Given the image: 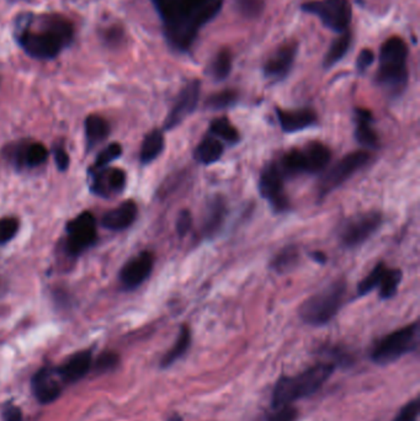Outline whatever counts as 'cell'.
Instances as JSON below:
<instances>
[{
  "label": "cell",
  "mask_w": 420,
  "mask_h": 421,
  "mask_svg": "<svg viewBox=\"0 0 420 421\" xmlns=\"http://www.w3.org/2000/svg\"><path fill=\"white\" fill-rule=\"evenodd\" d=\"M167 40L178 51L189 50L196 36L220 11L223 0H152Z\"/></svg>",
  "instance_id": "obj_1"
},
{
  "label": "cell",
  "mask_w": 420,
  "mask_h": 421,
  "mask_svg": "<svg viewBox=\"0 0 420 421\" xmlns=\"http://www.w3.org/2000/svg\"><path fill=\"white\" fill-rule=\"evenodd\" d=\"M15 40L27 56L35 60H53L74 39L72 22L55 14H22L16 19Z\"/></svg>",
  "instance_id": "obj_2"
},
{
  "label": "cell",
  "mask_w": 420,
  "mask_h": 421,
  "mask_svg": "<svg viewBox=\"0 0 420 421\" xmlns=\"http://www.w3.org/2000/svg\"><path fill=\"white\" fill-rule=\"evenodd\" d=\"M335 370L334 364H318L302 373L284 375L274 387L272 408L290 406L295 401L312 396L328 381Z\"/></svg>",
  "instance_id": "obj_3"
},
{
  "label": "cell",
  "mask_w": 420,
  "mask_h": 421,
  "mask_svg": "<svg viewBox=\"0 0 420 421\" xmlns=\"http://www.w3.org/2000/svg\"><path fill=\"white\" fill-rule=\"evenodd\" d=\"M408 46L400 37H390L379 50V66L376 81L391 95H400L408 84Z\"/></svg>",
  "instance_id": "obj_4"
},
{
  "label": "cell",
  "mask_w": 420,
  "mask_h": 421,
  "mask_svg": "<svg viewBox=\"0 0 420 421\" xmlns=\"http://www.w3.org/2000/svg\"><path fill=\"white\" fill-rule=\"evenodd\" d=\"M345 296V281L337 279L303 302L298 310L300 318L303 323L313 326L328 324L342 310Z\"/></svg>",
  "instance_id": "obj_5"
},
{
  "label": "cell",
  "mask_w": 420,
  "mask_h": 421,
  "mask_svg": "<svg viewBox=\"0 0 420 421\" xmlns=\"http://www.w3.org/2000/svg\"><path fill=\"white\" fill-rule=\"evenodd\" d=\"M419 345V323L407 325L382 338L374 345L371 359L377 365H390L410 354Z\"/></svg>",
  "instance_id": "obj_6"
},
{
  "label": "cell",
  "mask_w": 420,
  "mask_h": 421,
  "mask_svg": "<svg viewBox=\"0 0 420 421\" xmlns=\"http://www.w3.org/2000/svg\"><path fill=\"white\" fill-rule=\"evenodd\" d=\"M304 13L317 16L323 25L335 32H345L353 18V9L349 0H314L301 6Z\"/></svg>",
  "instance_id": "obj_7"
},
{
  "label": "cell",
  "mask_w": 420,
  "mask_h": 421,
  "mask_svg": "<svg viewBox=\"0 0 420 421\" xmlns=\"http://www.w3.org/2000/svg\"><path fill=\"white\" fill-rule=\"evenodd\" d=\"M370 159H371V154L366 151H356L340 159L323 175L321 181L318 184L319 198L327 196L328 193H333L335 188L346 183L349 179L359 172L360 169L369 164Z\"/></svg>",
  "instance_id": "obj_8"
},
{
  "label": "cell",
  "mask_w": 420,
  "mask_h": 421,
  "mask_svg": "<svg viewBox=\"0 0 420 421\" xmlns=\"http://www.w3.org/2000/svg\"><path fill=\"white\" fill-rule=\"evenodd\" d=\"M382 223L384 216L377 211L355 214L342 224L339 229V240L345 248H358L368 242Z\"/></svg>",
  "instance_id": "obj_9"
},
{
  "label": "cell",
  "mask_w": 420,
  "mask_h": 421,
  "mask_svg": "<svg viewBox=\"0 0 420 421\" xmlns=\"http://www.w3.org/2000/svg\"><path fill=\"white\" fill-rule=\"evenodd\" d=\"M97 221L90 212H83L67 224V251L72 256L84 253L97 242Z\"/></svg>",
  "instance_id": "obj_10"
},
{
  "label": "cell",
  "mask_w": 420,
  "mask_h": 421,
  "mask_svg": "<svg viewBox=\"0 0 420 421\" xmlns=\"http://www.w3.org/2000/svg\"><path fill=\"white\" fill-rule=\"evenodd\" d=\"M284 180L285 178L276 163L267 164L262 169L259 178V193L277 214L286 212L290 208V201L284 188Z\"/></svg>",
  "instance_id": "obj_11"
},
{
  "label": "cell",
  "mask_w": 420,
  "mask_h": 421,
  "mask_svg": "<svg viewBox=\"0 0 420 421\" xmlns=\"http://www.w3.org/2000/svg\"><path fill=\"white\" fill-rule=\"evenodd\" d=\"M200 92L201 83L197 79L189 81L181 89L174 105L165 118L164 128L167 131L178 127L191 113H194L200 102Z\"/></svg>",
  "instance_id": "obj_12"
},
{
  "label": "cell",
  "mask_w": 420,
  "mask_h": 421,
  "mask_svg": "<svg viewBox=\"0 0 420 421\" xmlns=\"http://www.w3.org/2000/svg\"><path fill=\"white\" fill-rule=\"evenodd\" d=\"M153 265V254L149 251H142L127 261L120 272V281L123 287L127 289H137L150 276Z\"/></svg>",
  "instance_id": "obj_13"
},
{
  "label": "cell",
  "mask_w": 420,
  "mask_h": 421,
  "mask_svg": "<svg viewBox=\"0 0 420 421\" xmlns=\"http://www.w3.org/2000/svg\"><path fill=\"white\" fill-rule=\"evenodd\" d=\"M92 185L94 193L102 198H110L120 193L126 186V173L118 167H103L98 170L90 169Z\"/></svg>",
  "instance_id": "obj_14"
},
{
  "label": "cell",
  "mask_w": 420,
  "mask_h": 421,
  "mask_svg": "<svg viewBox=\"0 0 420 421\" xmlns=\"http://www.w3.org/2000/svg\"><path fill=\"white\" fill-rule=\"evenodd\" d=\"M298 55V45L290 42L279 47L264 64V76L272 81H282L291 71Z\"/></svg>",
  "instance_id": "obj_15"
},
{
  "label": "cell",
  "mask_w": 420,
  "mask_h": 421,
  "mask_svg": "<svg viewBox=\"0 0 420 421\" xmlns=\"http://www.w3.org/2000/svg\"><path fill=\"white\" fill-rule=\"evenodd\" d=\"M61 377L55 368L45 367L38 371L32 378V392L37 401L42 404L56 401L61 396Z\"/></svg>",
  "instance_id": "obj_16"
},
{
  "label": "cell",
  "mask_w": 420,
  "mask_h": 421,
  "mask_svg": "<svg viewBox=\"0 0 420 421\" xmlns=\"http://www.w3.org/2000/svg\"><path fill=\"white\" fill-rule=\"evenodd\" d=\"M227 214H228V208L225 198L220 195L212 196L206 203L204 214H202V223H201L202 235L205 238L210 239L220 233L227 219Z\"/></svg>",
  "instance_id": "obj_17"
},
{
  "label": "cell",
  "mask_w": 420,
  "mask_h": 421,
  "mask_svg": "<svg viewBox=\"0 0 420 421\" xmlns=\"http://www.w3.org/2000/svg\"><path fill=\"white\" fill-rule=\"evenodd\" d=\"M276 116L282 131L286 133L300 132L306 128L312 127L317 122V115L311 109H298V110L276 109Z\"/></svg>",
  "instance_id": "obj_18"
},
{
  "label": "cell",
  "mask_w": 420,
  "mask_h": 421,
  "mask_svg": "<svg viewBox=\"0 0 420 421\" xmlns=\"http://www.w3.org/2000/svg\"><path fill=\"white\" fill-rule=\"evenodd\" d=\"M302 157L304 174H316L328 167L332 159V151L328 146L321 142H309L300 148Z\"/></svg>",
  "instance_id": "obj_19"
},
{
  "label": "cell",
  "mask_w": 420,
  "mask_h": 421,
  "mask_svg": "<svg viewBox=\"0 0 420 421\" xmlns=\"http://www.w3.org/2000/svg\"><path fill=\"white\" fill-rule=\"evenodd\" d=\"M139 216L137 203L128 200L120 206L108 211L102 219L103 227L110 230H123L134 223Z\"/></svg>",
  "instance_id": "obj_20"
},
{
  "label": "cell",
  "mask_w": 420,
  "mask_h": 421,
  "mask_svg": "<svg viewBox=\"0 0 420 421\" xmlns=\"http://www.w3.org/2000/svg\"><path fill=\"white\" fill-rule=\"evenodd\" d=\"M92 366V351L85 350L77 352L69 360L57 368V373L64 383H76L87 375Z\"/></svg>",
  "instance_id": "obj_21"
},
{
  "label": "cell",
  "mask_w": 420,
  "mask_h": 421,
  "mask_svg": "<svg viewBox=\"0 0 420 421\" xmlns=\"http://www.w3.org/2000/svg\"><path fill=\"white\" fill-rule=\"evenodd\" d=\"M372 113L366 109L355 110V139L365 148H376L379 146V136L372 127Z\"/></svg>",
  "instance_id": "obj_22"
},
{
  "label": "cell",
  "mask_w": 420,
  "mask_h": 421,
  "mask_svg": "<svg viewBox=\"0 0 420 421\" xmlns=\"http://www.w3.org/2000/svg\"><path fill=\"white\" fill-rule=\"evenodd\" d=\"M222 156H223V144L220 139H217L214 136H206L194 151L196 162L204 165H211L214 163L218 162Z\"/></svg>",
  "instance_id": "obj_23"
},
{
  "label": "cell",
  "mask_w": 420,
  "mask_h": 421,
  "mask_svg": "<svg viewBox=\"0 0 420 421\" xmlns=\"http://www.w3.org/2000/svg\"><path fill=\"white\" fill-rule=\"evenodd\" d=\"M48 151L42 143H30L16 151V164L20 167H36L46 162Z\"/></svg>",
  "instance_id": "obj_24"
},
{
  "label": "cell",
  "mask_w": 420,
  "mask_h": 421,
  "mask_svg": "<svg viewBox=\"0 0 420 421\" xmlns=\"http://www.w3.org/2000/svg\"><path fill=\"white\" fill-rule=\"evenodd\" d=\"M164 136L160 130H153L144 137L141 146L139 159L142 164L154 162L164 149Z\"/></svg>",
  "instance_id": "obj_25"
},
{
  "label": "cell",
  "mask_w": 420,
  "mask_h": 421,
  "mask_svg": "<svg viewBox=\"0 0 420 421\" xmlns=\"http://www.w3.org/2000/svg\"><path fill=\"white\" fill-rule=\"evenodd\" d=\"M190 345H191V331L186 325H183L180 328L178 339L175 341L173 347L163 356V359L160 361V366L163 368H167L169 366L174 365L176 361L181 359L188 352Z\"/></svg>",
  "instance_id": "obj_26"
},
{
  "label": "cell",
  "mask_w": 420,
  "mask_h": 421,
  "mask_svg": "<svg viewBox=\"0 0 420 421\" xmlns=\"http://www.w3.org/2000/svg\"><path fill=\"white\" fill-rule=\"evenodd\" d=\"M351 41H353V35L350 31L346 30L345 32H342L338 39L330 45L327 55L324 57V62H323L324 68L328 69V68L335 66L338 62L342 61L344 57L346 56L349 48L351 46Z\"/></svg>",
  "instance_id": "obj_27"
},
{
  "label": "cell",
  "mask_w": 420,
  "mask_h": 421,
  "mask_svg": "<svg viewBox=\"0 0 420 421\" xmlns=\"http://www.w3.org/2000/svg\"><path fill=\"white\" fill-rule=\"evenodd\" d=\"M110 133V126L106 120L98 115H90L85 120V136L89 147H95L98 143L104 141Z\"/></svg>",
  "instance_id": "obj_28"
},
{
  "label": "cell",
  "mask_w": 420,
  "mask_h": 421,
  "mask_svg": "<svg viewBox=\"0 0 420 421\" xmlns=\"http://www.w3.org/2000/svg\"><path fill=\"white\" fill-rule=\"evenodd\" d=\"M210 132L217 139H222L230 144H236L241 141V134L227 117H217L211 122Z\"/></svg>",
  "instance_id": "obj_29"
},
{
  "label": "cell",
  "mask_w": 420,
  "mask_h": 421,
  "mask_svg": "<svg viewBox=\"0 0 420 421\" xmlns=\"http://www.w3.org/2000/svg\"><path fill=\"white\" fill-rule=\"evenodd\" d=\"M300 260V251L298 247L288 245L282 248L272 260V269L276 272L284 274L290 270H293L298 264Z\"/></svg>",
  "instance_id": "obj_30"
},
{
  "label": "cell",
  "mask_w": 420,
  "mask_h": 421,
  "mask_svg": "<svg viewBox=\"0 0 420 421\" xmlns=\"http://www.w3.org/2000/svg\"><path fill=\"white\" fill-rule=\"evenodd\" d=\"M402 282V271L400 269L386 270L381 284H379V297L382 300H390L396 294Z\"/></svg>",
  "instance_id": "obj_31"
},
{
  "label": "cell",
  "mask_w": 420,
  "mask_h": 421,
  "mask_svg": "<svg viewBox=\"0 0 420 421\" xmlns=\"http://www.w3.org/2000/svg\"><path fill=\"white\" fill-rule=\"evenodd\" d=\"M211 76L217 81H225L232 71V55L228 50L217 53L210 67Z\"/></svg>",
  "instance_id": "obj_32"
},
{
  "label": "cell",
  "mask_w": 420,
  "mask_h": 421,
  "mask_svg": "<svg viewBox=\"0 0 420 421\" xmlns=\"http://www.w3.org/2000/svg\"><path fill=\"white\" fill-rule=\"evenodd\" d=\"M237 102H238V92L232 89H227L210 95L207 97L205 105L207 109L217 111V110H225L233 106Z\"/></svg>",
  "instance_id": "obj_33"
},
{
  "label": "cell",
  "mask_w": 420,
  "mask_h": 421,
  "mask_svg": "<svg viewBox=\"0 0 420 421\" xmlns=\"http://www.w3.org/2000/svg\"><path fill=\"white\" fill-rule=\"evenodd\" d=\"M386 270H387L386 264L382 261H379V264L371 270V272L358 284V294L359 296H366L371 291H374V289H379Z\"/></svg>",
  "instance_id": "obj_34"
},
{
  "label": "cell",
  "mask_w": 420,
  "mask_h": 421,
  "mask_svg": "<svg viewBox=\"0 0 420 421\" xmlns=\"http://www.w3.org/2000/svg\"><path fill=\"white\" fill-rule=\"evenodd\" d=\"M121 154H122V147L120 143L108 144V147L104 148L103 151L99 153L97 160H95V165L92 167V170H98V169L108 167L110 163L121 157Z\"/></svg>",
  "instance_id": "obj_35"
},
{
  "label": "cell",
  "mask_w": 420,
  "mask_h": 421,
  "mask_svg": "<svg viewBox=\"0 0 420 421\" xmlns=\"http://www.w3.org/2000/svg\"><path fill=\"white\" fill-rule=\"evenodd\" d=\"M298 411L293 404L276 406L267 414L262 421H296Z\"/></svg>",
  "instance_id": "obj_36"
},
{
  "label": "cell",
  "mask_w": 420,
  "mask_h": 421,
  "mask_svg": "<svg viewBox=\"0 0 420 421\" xmlns=\"http://www.w3.org/2000/svg\"><path fill=\"white\" fill-rule=\"evenodd\" d=\"M19 228H20V223L18 219L13 217L0 219V244L10 242L19 232Z\"/></svg>",
  "instance_id": "obj_37"
},
{
  "label": "cell",
  "mask_w": 420,
  "mask_h": 421,
  "mask_svg": "<svg viewBox=\"0 0 420 421\" xmlns=\"http://www.w3.org/2000/svg\"><path fill=\"white\" fill-rule=\"evenodd\" d=\"M420 403L418 398H415L410 403H407L402 409H400L398 415L396 416L393 421H416L419 416Z\"/></svg>",
  "instance_id": "obj_38"
},
{
  "label": "cell",
  "mask_w": 420,
  "mask_h": 421,
  "mask_svg": "<svg viewBox=\"0 0 420 421\" xmlns=\"http://www.w3.org/2000/svg\"><path fill=\"white\" fill-rule=\"evenodd\" d=\"M191 227H192V216L188 209H183L178 216L176 224H175L176 233L179 237H185L191 230Z\"/></svg>",
  "instance_id": "obj_39"
},
{
  "label": "cell",
  "mask_w": 420,
  "mask_h": 421,
  "mask_svg": "<svg viewBox=\"0 0 420 421\" xmlns=\"http://www.w3.org/2000/svg\"><path fill=\"white\" fill-rule=\"evenodd\" d=\"M118 356L113 352H105L99 357L97 362V370L108 371L113 370L115 366L118 365Z\"/></svg>",
  "instance_id": "obj_40"
},
{
  "label": "cell",
  "mask_w": 420,
  "mask_h": 421,
  "mask_svg": "<svg viewBox=\"0 0 420 421\" xmlns=\"http://www.w3.org/2000/svg\"><path fill=\"white\" fill-rule=\"evenodd\" d=\"M374 52L369 50V48H365V50L360 52L359 56H358V60H356V68H358V71L364 73V71L374 63Z\"/></svg>",
  "instance_id": "obj_41"
},
{
  "label": "cell",
  "mask_w": 420,
  "mask_h": 421,
  "mask_svg": "<svg viewBox=\"0 0 420 421\" xmlns=\"http://www.w3.org/2000/svg\"><path fill=\"white\" fill-rule=\"evenodd\" d=\"M55 160H56V165L57 167H58V170H61V172H64V170H67L68 167H69L71 159H69L68 153L62 147H58L55 149Z\"/></svg>",
  "instance_id": "obj_42"
},
{
  "label": "cell",
  "mask_w": 420,
  "mask_h": 421,
  "mask_svg": "<svg viewBox=\"0 0 420 421\" xmlns=\"http://www.w3.org/2000/svg\"><path fill=\"white\" fill-rule=\"evenodd\" d=\"M4 419L6 421H21L22 414L19 408L14 406H8L4 410Z\"/></svg>",
  "instance_id": "obj_43"
},
{
  "label": "cell",
  "mask_w": 420,
  "mask_h": 421,
  "mask_svg": "<svg viewBox=\"0 0 420 421\" xmlns=\"http://www.w3.org/2000/svg\"><path fill=\"white\" fill-rule=\"evenodd\" d=\"M311 256H312V259L314 260L316 263H318V264H324V263L327 261V256H326V254L322 253V251H314V253L311 254Z\"/></svg>",
  "instance_id": "obj_44"
},
{
  "label": "cell",
  "mask_w": 420,
  "mask_h": 421,
  "mask_svg": "<svg viewBox=\"0 0 420 421\" xmlns=\"http://www.w3.org/2000/svg\"><path fill=\"white\" fill-rule=\"evenodd\" d=\"M168 421H183V419H181L180 416L174 415L172 416V417H170L169 420Z\"/></svg>",
  "instance_id": "obj_45"
}]
</instances>
